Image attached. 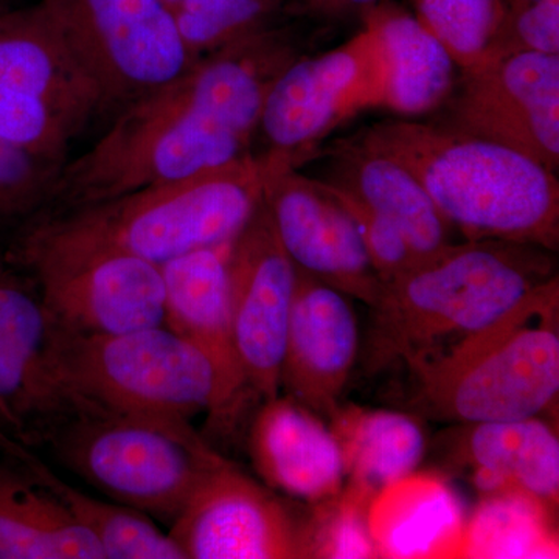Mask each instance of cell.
<instances>
[{"instance_id":"6da1fadb","label":"cell","mask_w":559,"mask_h":559,"mask_svg":"<svg viewBox=\"0 0 559 559\" xmlns=\"http://www.w3.org/2000/svg\"><path fill=\"white\" fill-rule=\"evenodd\" d=\"M283 27L234 40L132 102L90 150L62 167L49 210L187 179L249 156L267 94L299 60Z\"/></svg>"},{"instance_id":"7a4b0ae2","label":"cell","mask_w":559,"mask_h":559,"mask_svg":"<svg viewBox=\"0 0 559 559\" xmlns=\"http://www.w3.org/2000/svg\"><path fill=\"white\" fill-rule=\"evenodd\" d=\"M266 154L108 200L49 210L10 237L9 252H121L162 264L229 245L263 200Z\"/></svg>"},{"instance_id":"3957f363","label":"cell","mask_w":559,"mask_h":559,"mask_svg":"<svg viewBox=\"0 0 559 559\" xmlns=\"http://www.w3.org/2000/svg\"><path fill=\"white\" fill-rule=\"evenodd\" d=\"M360 139L403 164L468 241L559 248V180L502 143L443 121L389 119Z\"/></svg>"},{"instance_id":"277c9868","label":"cell","mask_w":559,"mask_h":559,"mask_svg":"<svg viewBox=\"0 0 559 559\" xmlns=\"http://www.w3.org/2000/svg\"><path fill=\"white\" fill-rule=\"evenodd\" d=\"M550 250L510 241H466L385 283L373 307L369 369L404 360L409 369L516 308L557 277Z\"/></svg>"},{"instance_id":"5b68a950","label":"cell","mask_w":559,"mask_h":559,"mask_svg":"<svg viewBox=\"0 0 559 559\" xmlns=\"http://www.w3.org/2000/svg\"><path fill=\"white\" fill-rule=\"evenodd\" d=\"M49 362L69 412L91 407L171 425L207 414L213 428L235 419L213 360L165 323L119 334L51 323Z\"/></svg>"},{"instance_id":"8992f818","label":"cell","mask_w":559,"mask_h":559,"mask_svg":"<svg viewBox=\"0 0 559 559\" xmlns=\"http://www.w3.org/2000/svg\"><path fill=\"white\" fill-rule=\"evenodd\" d=\"M558 275L488 329L411 369L417 406L454 425L540 417L559 393Z\"/></svg>"},{"instance_id":"52a82bcc","label":"cell","mask_w":559,"mask_h":559,"mask_svg":"<svg viewBox=\"0 0 559 559\" xmlns=\"http://www.w3.org/2000/svg\"><path fill=\"white\" fill-rule=\"evenodd\" d=\"M55 455L109 500L173 524L223 462L190 425L75 407L46 430Z\"/></svg>"},{"instance_id":"ba28073f","label":"cell","mask_w":559,"mask_h":559,"mask_svg":"<svg viewBox=\"0 0 559 559\" xmlns=\"http://www.w3.org/2000/svg\"><path fill=\"white\" fill-rule=\"evenodd\" d=\"M95 117L100 91L38 0L0 16V139L66 164Z\"/></svg>"},{"instance_id":"9c48e42d","label":"cell","mask_w":559,"mask_h":559,"mask_svg":"<svg viewBox=\"0 0 559 559\" xmlns=\"http://www.w3.org/2000/svg\"><path fill=\"white\" fill-rule=\"evenodd\" d=\"M116 116L193 64L167 0H38Z\"/></svg>"},{"instance_id":"30bf717a","label":"cell","mask_w":559,"mask_h":559,"mask_svg":"<svg viewBox=\"0 0 559 559\" xmlns=\"http://www.w3.org/2000/svg\"><path fill=\"white\" fill-rule=\"evenodd\" d=\"M385 62L370 25L348 43L300 57L275 81L261 110L266 153L297 168L320 142L359 110L382 106Z\"/></svg>"},{"instance_id":"8fae6325","label":"cell","mask_w":559,"mask_h":559,"mask_svg":"<svg viewBox=\"0 0 559 559\" xmlns=\"http://www.w3.org/2000/svg\"><path fill=\"white\" fill-rule=\"evenodd\" d=\"M5 252L38 286L58 329L119 334L165 323L160 266L121 252Z\"/></svg>"},{"instance_id":"7c38bea8","label":"cell","mask_w":559,"mask_h":559,"mask_svg":"<svg viewBox=\"0 0 559 559\" xmlns=\"http://www.w3.org/2000/svg\"><path fill=\"white\" fill-rule=\"evenodd\" d=\"M264 154L270 170L263 202L294 266L373 308L384 283L348 210L323 180L307 178L288 162Z\"/></svg>"},{"instance_id":"4fadbf2b","label":"cell","mask_w":559,"mask_h":559,"mask_svg":"<svg viewBox=\"0 0 559 559\" xmlns=\"http://www.w3.org/2000/svg\"><path fill=\"white\" fill-rule=\"evenodd\" d=\"M443 123L520 151L557 175L559 55H510L463 73Z\"/></svg>"},{"instance_id":"5bb4252c","label":"cell","mask_w":559,"mask_h":559,"mask_svg":"<svg viewBox=\"0 0 559 559\" xmlns=\"http://www.w3.org/2000/svg\"><path fill=\"white\" fill-rule=\"evenodd\" d=\"M231 340L248 392L280 395V373L297 267L280 245L261 200L229 250Z\"/></svg>"},{"instance_id":"9a60e30c","label":"cell","mask_w":559,"mask_h":559,"mask_svg":"<svg viewBox=\"0 0 559 559\" xmlns=\"http://www.w3.org/2000/svg\"><path fill=\"white\" fill-rule=\"evenodd\" d=\"M168 533L186 559L305 558L304 525L227 459L209 471Z\"/></svg>"},{"instance_id":"2e32d148","label":"cell","mask_w":559,"mask_h":559,"mask_svg":"<svg viewBox=\"0 0 559 559\" xmlns=\"http://www.w3.org/2000/svg\"><path fill=\"white\" fill-rule=\"evenodd\" d=\"M50 333L38 286L0 250V407L25 443L69 412L51 377Z\"/></svg>"},{"instance_id":"e0dca14e","label":"cell","mask_w":559,"mask_h":559,"mask_svg":"<svg viewBox=\"0 0 559 559\" xmlns=\"http://www.w3.org/2000/svg\"><path fill=\"white\" fill-rule=\"evenodd\" d=\"M359 349V326L348 296L297 270L280 388L320 417H331Z\"/></svg>"},{"instance_id":"ac0fdd59","label":"cell","mask_w":559,"mask_h":559,"mask_svg":"<svg viewBox=\"0 0 559 559\" xmlns=\"http://www.w3.org/2000/svg\"><path fill=\"white\" fill-rule=\"evenodd\" d=\"M248 443L253 468L275 491L314 503L344 489L340 441L319 414L289 395L263 401Z\"/></svg>"},{"instance_id":"d6986e66","label":"cell","mask_w":559,"mask_h":559,"mask_svg":"<svg viewBox=\"0 0 559 559\" xmlns=\"http://www.w3.org/2000/svg\"><path fill=\"white\" fill-rule=\"evenodd\" d=\"M230 245L186 253L162 264L160 272L165 325L213 360L237 418L249 392L231 340Z\"/></svg>"},{"instance_id":"ffe728a7","label":"cell","mask_w":559,"mask_h":559,"mask_svg":"<svg viewBox=\"0 0 559 559\" xmlns=\"http://www.w3.org/2000/svg\"><path fill=\"white\" fill-rule=\"evenodd\" d=\"M452 457L489 495H513L554 513L559 496L557 430L539 417L460 425Z\"/></svg>"},{"instance_id":"44dd1931","label":"cell","mask_w":559,"mask_h":559,"mask_svg":"<svg viewBox=\"0 0 559 559\" xmlns=\"http://www.w3.org/2000/svg\"><path fill=\"white\" fill-rule=\"evenodd\" d=\"M326 182L355 194L401 231L419 263L454 246L450 224L418 179L403 164L362 139L341 140L330 150Z\"/></svg>"},{"instance_id":"7402d4cb","label":"cell","mask_w":559,"mask_h":559,"mask_svg":"<svg viewBox=\"0 0 559 559\" xmlns=\"http://www.w3.org/2000/svg\"><path fill=\"white\" fill-rule=\"evenodd\" d=\"M380 39L385 62L382 108L404 119L441 108L457 84V64L443 44L414 14L378 2L364 13Z\"/></svg>"},{"instance_id":"603a6c76","label":"cell","mask_w":559,"mask_h":559,"mask_svg":"<svg viewBox=\"0 0 559 559\" xmlns=\"http://www.w3.org/2000/svg\"><path fill=\"white\" fill-rule=\"evenodd\" d=\"M0 559H105L64 502L13 459L0 463Z\"/></svg>"},{"instance_id":"cb8c5ba5","label":"cell","mask_w":559,"mask_h":559,"mask_svg":"<svg viewBox=\"0 0 559 559\" xmlns=\"http://www.w3.org/2000/svg\"><path fill=\"white\" fill-rule=\"evenodd\" d=\"M330 428L340 441L349 487L369 498L409 479L425 457V432L404 412L340 406Z\"/></svg>"},{"instance_id":"d4e9b609","label":"cell","mask_w":559,"mask_h":559,"mask_svg":"<svg viewBox=\"0 0 559 559\" xmlns=\"http://www.w3.org/2000/svg\"><path fill=\"white\" fill-rule=\"evenodd\" d=\"M20 462L90 530L100 544L105 559H186L170 533L162 532L148 514L80 491L31 452Z\"/></svg>"},{"instance_id":"484cf974","label":"cell","mask_w":559,"mask_h":559,"mask_svg":"<svg viewBox=\"0 0 559 559\" xmlns=\"http://www.w3.org/2000/svg\"><path fill=\"white\" fill-rule=\"evenodd\" d=\"M417 17L463 73L491 64L507 20L503 0H414Z\"/></svg>"},{"instance_id":"4316f807","label":"cell","mask_w":559,"mask_h":559,"mask_svg":"<svg viewBox=\"0 0 559 559\" xmlns=\"http://www.w3.org/2000/svg\"><path fill=\"white\" fill-rule=\"evenodd\" d=\"M288 0H179L173 7L180 38L194 60L275 25Z\"/></svg>"},{"instance_id":"83f0119b","label":"cell","mask_w":559,"mask_h":559,"mask_svg":"<svg viewBox=\"0 0 559 559\" xmlns=\"http://www.w3.org/2000/svg\"><path fill=\"white\" fill-rule=\"evenodd\" d=\"M62 167L0 139V235L11 237L49 207Z\"/></svg>"},{"instance_id":"f1b7e54d","label":"cell","mask_w":559,"mask_h":559,"mask_svg":"<svg viewBox=\"0 0 559 559\" xmlns=\"http://www.w3.org/2000/svg\"><path fill=\"white\" fill-rule=\"evenodd\" d=\"M323 182L330 187L334 197L341 201V204L348 210L349 215L358 224L367 250H369L371 263L384 285L409 274L415 267L421 266L418 257L407 245L406 238L390 221L374 212L366 202L360 201L349 191L340 189L326 180Z\"/></svg>"},{"instance_id":"f546056e","label":"cell","mask_w":559,"mask_h":559,"mask_svg":"<svg viewBox=\"0 0 559 559\" xmlns=\"http://www.w3.org/2000/svg\"><path fill=\"white\" fill-rule=\"evenodd\" d=\"M524 51L559 55V0H540L507 13L492 62Z\"/></svg>"},{"instance_id":"4dcf8cb0","label":"cell","mask_w":559,"mask_h":559,"mask_svg":"<svg viewBox=\"0 0 559 559\" xmlns=\"http://www.w3.org/2000/svg\"><path fill=\"white\" fill-rule=\"evenodd\" d=\"M380 0H305V9L323 20H344L356 13H366Z\"/></svg>"},{"instance_id":"1f68e13d","label":"cell","mask_w":559,"mask_h":559,"mask_svg":"<svg viewBox=\"0 0 559 559\" xmlns=\"http://www.w3.org/2000/svg\"><path fill=\"white\" fill-rule=\"evenodd\" d=\"M25 444L27 443H25L16 423L0 407V451L16 459L25 451Z\"/></svg>"},{"instance_id":"d6a6232c","label":"cell","mask_w":559,"mask_h":559,"mask_svg":"<svg viewBox=\"0 0 559 559\" xmlns=\"http://www.w3.org/2000/svg\"><path fill=\"white\" fill-rule=\"evenodd\" d=\"M28 3H32V0H0V16L28 5Z\"/></svg>"},{"instance_id":"836d02e7","label":"cell","mask_w":559,"mask_h":559,"mask_svg":"<svg viewBox=\"0 0 559 559\" xmlns=\"http://www.w3.org/2000/svg\"><path fill=\"white\" fill-rule=\"evenodd\" d=\"M507 5V13L525 9V7L533 5V3L540 2V0H503Z\"/></svg>"},{"instance_id":"e575fe53","label":"cell","mask_w":559,"mask_h":559,"mask_svg":"<svg viewBox=\"0 0 559 559\" xmlns=\"http://www.w3.org/2000/svg\"><path fill=\"white\" fill-rule=\"evenodd\" d=\"M167 2H168V5H170V7H171V9H173V7H175V5H176V3H178V2H179V0H167Z\"/></svg>"}]
</instances>
